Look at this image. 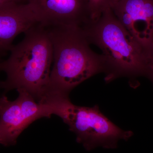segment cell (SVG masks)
<instances>
[{
  "instance_id": "ba28073f",
  "label": "cell",
  "mask_w": 153,
  "mask_h": 153,
  "mask_svg": "<svg viewBox=\"0 0 153 153\" xmlns=\"http://www.w3.org/2000/svg\"><path fill=\"white\" fill-rule=\"evenodd\" d=\"M38 24L39 19L29 1L0 7V62L10 52L15 38Z\"/></svg>"
},
{
  "instance_id": "6da1fadb",
  "label": "cell",
  "mask_w": 153,
  "mask_h": 153,
  "mask_svg": "<svg viewBox=\"0 0 153 153\" xmlns=\"http://www.w3.org/2000/svg\"><path fill=\"white\" fill-rule=\"evenodd\" d=\"M7 59L0 62V71L6 74L0 81L5 93L23 89L38 102L49 94L51 66L53 62L52 43L47 28L38 24L25 33L20 43L13 45Z\"/></svg>"
},
{
  "instance_id": "30bf717a",
  "label": "cell",
  "mask_w": 153,
  "mask_h": 153,
  "mask_svg": "<svg viewBox=\"0 0 153 153\" xmlns=\"http://www.w3.org/2000/svg\"><path fill=\"white\" fill-rule=\"evenodd\" d=\"M145 49L146 57L145 76L150 80L153 85V33L150 41Z\"/></svg>"
},
{
  "instance_id": "8992f818",
  "label": "cell",
  "mask_w": 153,
  "mask_h": 153,
  "mask_svg": "<svg viewBox=\"0 0 153 153\" xmlns=\"http://www.w3.org/2000/svg\"><path fill=\"white\" fill-rule=\"evenodd\" d=\"M39 24L46 27L83 29L92 22L88 0H29Z\"/></svg>"
},
{
  "instance_id": "52a82bcc",
  "label": "cell",
  "mask_w": 153,
  "mask_h": 153,
  "mask_svg": "<svg viewBox=\"0 0 153 153\" xmlns=\"http://www.w3.org/2000/svg\"><path fill=\"white\" fill-rule=\"evenodd\" d=\"M111 9L130 34L146 47L153 33V0H118Z\"/></svg>"
},
{
  "instance_id": "3957f363",
  "label": "cell",
  "mask_w": 153,
  "mask_h": 153,
  "mask_svg": "<svg viewBox=\"0 0 153 153\" xmlns=\"http://www.w3.org/2000/svg\"><path fill=\"white\" fill-rule=\"evenodd\" d=\"M82 30L90 44L101 49L106 82L122 76H145V47L121 24L111 9Z\"/></svg>"
},
{
  "instance_id": "7a4b0ae2",
  "label": "cell",
  "mask_w": 153,
  "mask_h": 153,
  "mask_svg": "<svg viewBox=\"0 0 153 153\" xmlns=\"http://www.w3.org/2000/svg\"><path fill=\"white\" fill-rule=\"evenodd\" d=\"M47 28L53 50L49 92L68 96L73 88L95 74L104 72L101 55L93 52L82 29Z\"/></svg>"
},
{
  "instance_id": "8fae6325",
  "label": "cell",
  "mask_w": 153,
  "mask_h": 153,
  "mask_svg": "<svg viewBox=\"0 0 153 153\" xmlns=\"http://www.w3.org/2000/svg\"><path fill=\"white\" fill-rule=\"evenodd\" d=\"M29 0H0V7L13 3L28 2Z\"/></svg>"
},
{
  "instance_id": "9c48e42d",
  "label": "cell",
  "mask_w": 153,
  "mask_h": 153,
  "mask_svg": "<svg viewBox=\"0 0 153 153\" xmlns=\"http://www.w3.org/2000/svg\"><path fill=\"white\" fill-rule=\"evenodd\" d=\"M118 0H88L92 22H95L107 9L111 8Z\"/></svg>"
},
{
  "instance_id": "277c9868",
  "label": "cell",
  "mask_w": 153,
  "mask_h": 153,
  "mask_svg": "<svg viewBox=\"0 0 153 153\" xmlns=\"http://www.w3.org/2000/svg\"><path fill=\"white\" fill-rule=\"evenodd\" d=\"M52 115L60 117L76 136V141L87 151L98 147L116 149L120 140L126 141L133 135L114 124L100 110L98 105L91 107L79 106L68 96L56 95L47 102Z\"/></svg>"
},
{
  "instance_id": "5b68a950",
  "label": "cell",
  "mask_w": 153,
  "mask_h": 153,
  "mask_svg": "<svg viewBox=\"0 0 153 153\" xmlns=\"http://www.w3.org/2000/svg\"><path fill=\"white\" fill-rule=\"evenodd\" d=\"M17 91L19 96L14 101L0 96V145L5 146L16 144L19 136L35 121L52 116L47 106L26 90Z\"/></svg>"
}]
</instances>
